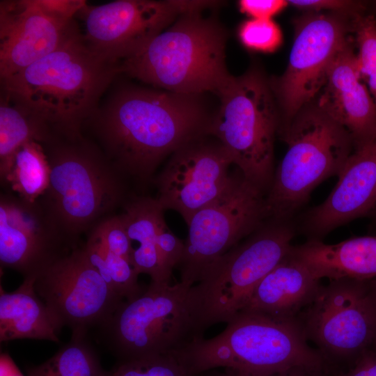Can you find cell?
Returning <instances> with one entry per match:
<instances>
[{"mask_svg": "<svg viewBox=\"0 0 376 376\" xmlns=\"http://www.w3.org/2000/svg\"><path fill=\"white\" fill-rule=\"evenodd\" d=\"M119 75L83 127L125 180L141 189L177 150L209 136L212 115L201 95L180 94L123 81Z\"/></svg>", "mask_w": 376, "mask_h": 376, "instance_id": "6da1fadb", "label": "cell"}, {"mask_svg": "<svg viewBox=\"0 0 376 376\" xmlns=\"http://www.w3.org/2000/svg\"><path fill=\"white\" fill-rule=\"evenodd\" d=\"M119 75L118 63L91 49L78 24L56 50L1 80V94L54 136L75 139Z\"/></svg>", "mask_w": 376, "mask_h": 376, "instance_id": "7a4b0ae2", "label": "cell"}, {"mask_svg": "<svg viewBox=\"0 0 376 376\" xmlns=\"http://www.w3.org/2000/svg\"><path fill=\"white\" fill-rule=\"evenodd\" d=\"M307 340L297 319L240 311L216 336L197 339L174 355L196 374L225 368L246 376H274L295 368H334Z\"/></svg>", "mask_w": 376, "mask_h": 376, "instance_id": "3957f363", "label": "cell"}, {"mask_svg": "<svg viewBox=\"0 0 376 376\" xmlns=\"http://www.w3.org/2000/svg\"><path fill=\"white\" fill-rule=\"evenodd\" d=\"M227 33L214 18L181 14L132 56L119 61L120 72L169 92L218 95L231 75L226 64Z\"/></svg>", "mask_w": 376, "mask_h": 376, "instance_id": "277c9868", "label": "cell"}, {"mask_svg": "<svg viewBox=\"0 0 376 376\" xmlns=\"http://www.w3.org/2000/svg\"><path fill=\"white\" fill-rule=\"evenodd\" d=\"M50 166L49 185L38 200L75 247L82 234L127 200L125 180L86 136H53L41 144Z\"/></svg>", "mask_w": 376, "mask_h": 376, "instance_id": "5b68a950", "label": "cell"}, {"mask_svg": "<svg viewBox=\"0 0 376 376\" xmlns=\"http://www.w3.org/2000/svg\"><path fill=\"white\" fill-rule=\"evenodd\" d=\"M102 343L120 361L175 353L203 338L194 285L151 281L124 300L99 327Z\"/></svg>", "mask_w": 376, "mask_h": 376, "instance_id": "8992f818", "label": "cell"}, {"mask_svg": "<svg viewBox=\"0 0 376 376\" xmlns=\"http://www.w3.org/2000/svg\"><path fill=\"white\" fill-rule=\"evenodd\" d=\"M282 134L288 150L266 195L267 219L290 220L318 185L338 175L354 147L349 132L316 104L302 108Z\"/></svg>", "mask_w": 376, "mask_h": 376, "instance_id": "52a82bcc", "label": "cell"}, {"mask_svg": "<svg viewBox=\"0 0 376 376\" xmlns=\"http://www.w3.org/2000/svg\"><path fill=\"white\" fill-rule=\"evenodd\" d=\"M208 135L218 140L243 176L267 194L274 175V143L280 119L269 82L250 69L233 76L218 95Z\"/></svg>", "mask_w": 376, "mask_h": 376, "instance_id": "ba28073f", "label": "cell"}, {"mask_svg": "<svg viewBox=\"0 0 376 376\" xmlns=\"http://www.w3.org/2000/svg\"><path fill=\"white\" fill-rule=\"evenodd\" d=\"M290 220L267 219L243 242L212 263L194 285L205 329L240 312L261 280L290 253Z\"/></svg>", "mask_w": 376, "mask_h": 376, "instance_id": "9c48e42d", "label": "cell"}, {"mask_svg": "<svg viewBox=\"0 0 376 376\" xmlns=\"http://www.w3.org/2000/svg\"><path fill=\"white\" fill-rule=\"evenodd\" d=\"M266 195L239 170L232 175L223 193L187 224L189 234L178 265L180 282L196 284L212 263L267 220Z\"/></svg>", "mask_w": 376, "mask_h": 376, "instance_id": "30bf717a", "label": "cell"}, {"mask_svg": "<svg viewBox=\"0 0 376 376\" xmlns=\"http://www.w3.org/2000/svg\"><path fill=\"white\" fill-rule=\"evenodd\" d=\"M369 281H330L297 318L307 339L340 369L376 345V313Z\"/></svg>", "mask_w": 376, "mask_h": 376, "instance_id": "8fae6325", "label": "cell"}, {"mask_svg": "<svg viewBox=\"0 0 376 376\" xmlns=\"http://www.w3.org/2000/svg\"><path fill=\"white\" fill-rule=\"evenodd\" d=\"M354 17L309 13L295 21V40L286 70L269 81L283 113L279 131L283 132L319 94L333 61L351 40L348 32Z\"/></svg>", "mask_w": 376, "mask_h": 376, "instance_id": "7c38bea8", "label": "cell"}, {"mask_svg": "<svg viewBox=\"0 0 376 376\" xmlns=\"http://www.w3.org/2000/svg\"><path fill=\"white\" fill-rule=\"evenodd\" d=\"M35 290L61 324L87 331L105 322L124 301L77 247L37 276Z\"/></svg>", "mask_w": 376, "mask_h": 376, "instance_id": "4fadbf2b", "label": "cell"}, {"mask_svg": "<svg viewBox=\"0 0 376 376\" xmlns=\"http://www.w3.org/2000/svg\"><path fill=\"white\" fill-rule=\"evenodd\" d=\"M180 15L178 1L118 0L86 3L76 17L81 21L79 26L88 47L118 63L143 48Z\"/></svg>", "mask_w": 376, "mask_h": 376, "instance_id": "5bb4252c", "label": "cell"}, {"mask_svg": "<svg viewBox=\"0 0 376 376\" xmlns=\"http://www.w3.org/2000/svg\"><path fill=\"white\" fill-rule=\"evenodd\" d=\"M202 137L173 152L154 178L156 199L164 210L178 212L187 224L229 185L232 161L221 143Z\"/></svg>", "mask_w": 376, "mask_h": 376, "instance_id": "9a60e30c", "label": "cell"}, {"mask_svg": "<svg viewBox=\"0 0 376 376\" xmlns=\"http://www.w3.org/2000/svg\"><path fill=\"white\" fill-rule=\"evenodd\" d=\"M40 202L9 191L0 197V263L24 278L37 276L75 249Z\"/></svg>", "mask_w": 376, "mask_h": 376, "instance_id": "2e32d148", "label": "cell"}, {"mask_svg": "<svg viewBox=\"0 0 376 376\" xmlns=\"http://www.w3.org/2000/svg\"><path fill=\"white\" fill-rule=\"evenodd\" d=\"M77 21H59L36 0L0 1V80L49 54L70 36Z\"/></svg>", "mask_w": 376, "mask_h": 376, "instance_id": "e0dca14e", "label": "cell"}, {"mask_svg": "<svg viewBox=\"0 0 376 376\" xmlns=\"http://www.w3.org/2000/svg\"><path fill=\"white\" fill-rule=\"evenodd\" d=\"M327 199L308 211L304 227L310 239L376 211V139L347 159Z\"/></svg>", "mask_w": 376, "mask_h": 376, "instance_id": "ac0fdd59", "label": "cell"}, {"mask_svg": "<svg viewBox=\"0 0 376 376\" xmlns=\"http://www.w3.org/2000/svg\"><path fill=\"white\" fill-rule=\"evenodd\" d=\"M316 106L342 125L359 149L376 139V104L360 78L350 40L333 61Z\"/></svg>", "mask_w": 376, "mask_h": 376, "instance_id": "d6986e66", "label": "cell"}, {"mask_svg": "<svg viewBox=\"0 0 376 376\" xmlns=\"http://www.w3.org/2000/svg\"><path fill=\"white\" fill-rule=\"evenodd\" d=\"M321 286L320 280L290 253L261 280L241 311L276 320L297 319Z\"/></svg>", "mask_w": 376, "mask_h": 376, "instance_id": "ffe728a7", "label": "cell"}, {"mask_svg": "<svg viewBox=\"0 0 376 376\" xmlns=\"http://www.w3.org/2000/svg\"><path fill=\"white\" fill-rule=\"evenodd\" d=\"M290 254L320 280L368 281L376 278V236L356 237L333 244L309 239L292 246Z\"/></svg>", "mask_w": 376, "mask_h": 376, "instance_id": "44dd1931", "label": "cell"}, {"mask_svg": "<svg viewBox=\"0 0 376 376\" xmlns=\"http://www.w3.org/2000/svg\"><path fill=\"white\" fill-rule=\"evenodd\" d=\"M36 279L24 278L11 292L1 288V342L23 338L59 342L63 325L36 293Z\"/></svg>", "mask_w": 376, "mask_h": 376, "instance_id": "7402d4cb", "label": "cell"}, {"mask_svg": "<svg viewBox=\"0 0 376 376\" xmlns=\"http://www.w3.org/2000/svg\"><path fill=\"white\" fill-rule=\"evenodd\" d=\"M163 212L155 198L136 195L125 201L120 216L132 243L139 244L132 255L136 272L149 275L151 281L170 283L173 271L166 265L157 247L159 230L165 222Z\"/></svg>", "mask_w": 376, "mask_h": 376, "instance_id": "603a6c76", "label": "cell"}, {"mask_svg": "<svg viewBox=\"0 0 376 376\" xmlns=\"http://www.w3.org/2000/svg\"><path fill=\"white\" fill-rule=\"evenodd\" d=\"M54 135L39 120L1 94L0 178L7 176L15 153L24 143L36 141L42 144Z\"/></svg>", "mask_w": 376, "mask_h": 376, "instance_id": "cb8c5ba5", "label": "cell"}, {"mask_svg": "<svg viewBox=\"0 0 376 376\" xmlns=\"http://www.w3.org/2000/svg\"><path fill=\"white\" fill-rule=\"evenodd\" d=\"M49 179L50 166L42 146L30 141L15 153L10 169L1 184L20 198L35 202L47 191Z\"/></svg>", "mask_w": 376, "mask_h": 376, "instance_id": "d4e9b609", "label": "cell"}, {"mask_svg": "<svg viewBox=\"0 0 376 376\" xmlns=\"http://www.w3.org/2000/svg\"><path fill=\"white\" fill-rule=\"evenodd\" d=\"M87 331H72L70 340L27 376H108L87 338Z\"/></svg>", "mask_w": 376, "mask_h": 376, "instance_id": "484cf974", "label": "cell"}, {"mask_svg": "<svg viewBox=\"0 0 376 376\" xmlns=\"http://www.w3.org/2000/svg\"><path fill=\"white\" fill-rule=\"evenodd\" d=\"M352 31L358 47V72L376 104V19L370 15H359L352 19Z\"/></svg>", "mask_w": 376, "mask_h": 376, "instance_id": "4316f807", "label": "cell"}, {"mask_svg": "<svg viewBox=\"0 0 376 376\" xmlns=\"http://www.w3.org/2000/svg\"><path fill=\"white\" fill-rule=\"evenodd\" d=\"M108 376H225V373H192L177 357L169 354L120 361Z\"/></svg>", "mask_w": 376, "mask_h": 376, "instance_id": "83f0119b", "label": "cell"}, {"mask_svg": "<svg viewBox=\"0 0 376 376\" xmlns=\"http://www.w3.org/2000/svg\"><path fill=\"white\" fill-rule=\"evenodd\" d=\"M237 36L246 48L264 53L276 51L281 45L283 35L272 19H249L238 27Z\"/></svg>", "mask_w": 376, "mask_h": 376, "instance_id": "f1b7e54d", "label": "cell"}, {"mask_svg": "<svg viewBox=\"0 0 376 376\" xmlns=\"http://www.w3.org/2000/svg\"><path fill=\"white\" fill-rule=\"evenodd\" d=\"M92 230L100 236L110 251L132 264V244L120 214L105 218Z\"/></svg>", "mask_w": 376, "mask_h": 376, "instance_id": "f546056e", "label": "cell"}, {"mask_svg": "<svg viewBox=\"0 0 376 376\" xmlns=\"http://www.w3.org/2000/svg\"><path fill=\"white\" fill-rule=\"evenodd\" d=\"M289 4L309 13L328 10L329 13L356 17L363 14L364 3L357 1L346 0H290Z\"/></svg>", "mask_w": 376, "mask_h": 376, "instance_id": "4dcf8cb0", "label": "cell"}, {"mask_svg": "<svg viewBox=\"0 0 376 376\" xmlns=\"http://www.w3.org/2000/svg\"><path fill=\"white\" fill-rule=\"evenodd\" d=\"M157 247L166 265L173 271L182 258L185 244L170 230L166 222L159 230Z\"/></svg>", "mask_w": 376, "mask_h": 376, "instance_id": "1f68e13d", "label": "cell"}, {"mask_svg": "<svg viewBox=\"0 0 376 376\" xmlns=\"http://www.w3.org/2000/svg\"><path fill=\"white\" fill-rule=\"evenodd\" d=\"M40 8L52 17L71 22L87 3L84 0H36Z\"/></svg>", "mask_w": 376, "mask_h": 376, "instance_id": "d6a6232c", "label": "cell"}, {"mask_svg": "<svg viewBox=\"0 0 376 376\" xmlns=\"http://www.w3.org/2000/svg\"><path fill=\"white\" fill-rule=\"evenodd\" d=\"M288 1L283 0H240V10L252 19H272L288 6Z\"/></svg>", "mask_w": 376, "mask_h": 376, "instance_id": "836d02e7", "label": "cell"}, {"mask_svg": "<svg viewBox=\"0 0 376 376\" xmlns=\"http://www.w3.org/2000/svg\"><path fill=\"white\" fill-rule=\"evenodd\" d=\"M335 376H376V345L367 350Z\"/></svg>", "mask_w": 376, "mask_h": 376, "instance_id": "e575fe53", "label": "cell"}, {"mask_svg": "<svg viewBox=\"0 0 376 376\" xmlns=\"http://www.w3.org/2000/svg\"><path fill=\"white\" fill-rule=\"evenodd\" d=\"M226 376H246L226 370ZM336 370L333 368L324 369L295 368L274 376H335Z\"/></svg>", "mask_w": 376, "mask_h": 376, "instance_id": "d590c367", "label": "cell"}, {"mask_svg": "<svg viewBox=\"0 0 376 376\" xmlns=\"http://www.w3.org/2000/svg\"><path fill=\"white\" fill-rule=\"evenodd\" d=\"M0 376H24L10 356L3 353L0 357Z\"/></svg>", "mask_w": 376, "mask_h": 376, "instance_id": "8d00e7d4", "label": "cell"}, {"mask_svg": "<svg viewBox=\"0 0 376 376\" xmlns=\"http://www.w3.org/2000/svg\"><path fill=\"white\" fill-rule=\"evenodd\" d=\"M370 295L376 313V278L368 281Z\"/></svg>", "mask_w": 376, "mask_h": 376, "instance_id": "74e56055", "label": "cell"}, {"mask_svg": "<svg viewBox=\"0 0 376 376\" xmlns=\"http://www.w3.org/2000/svg\"><path fill=\"white\" fill-rule=\"evenodd\" d=\"M226 374H225V376H226Z\"/></svg>", "mask_w": 376, "mask_h": 376, "instance_id": "f35d334b", "label": "cell"}, {"mask_svg": "<svg viewBox=\"0 0 376 376\" xmlns=\"http://www.w3.org/2000/svg\"><path fill=\"white\" fill-rule=\"evenodd\" d=\"M375 213H376V211H375Z\"/></svg>", "mask_w": 376, "mask_h": 376, "instance_id": "ab89813d", "label": "cell"}]
</instances>
